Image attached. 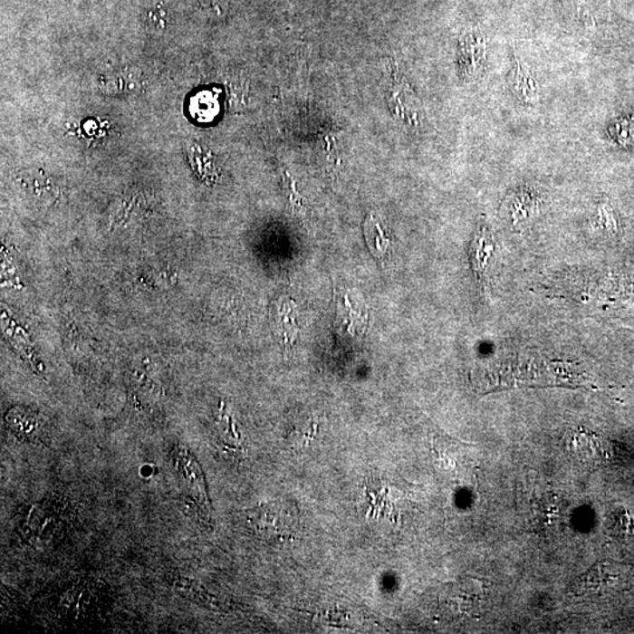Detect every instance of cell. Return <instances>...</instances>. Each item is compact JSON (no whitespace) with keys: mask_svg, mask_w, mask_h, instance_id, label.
<instances>
[{"mask_svg":"<svg viewBox=\"0 0 634 634\" xmlns=\"http://www.w3.org/2000/svg\"><path fill=\"white\" fill-rule=\"evenodd\" d=\"M364 235L376 259L384 261L389 256L390 240L384 235L383 229L374 216H368L364 224Z\"/></svg>","mask_w":634,"mask_h":634,"instance_id":"obj_5","label":"cell"},{"mask_svg":"<svg viewBox=\"0 0 634 634\" xmlns=\"http://www.w3.org/2000/svg\"><path fill=\"white\" fill-rule=\"evenodd\" d=\"M248 523L257 534L265 539L285 538L291 533L288 514L283 507L271 504L256 506L248 511Z\"/></svg>","mask_w":634,"mask_h":634,"instance_id":"obj_2","label":"cell"},{"mask_svg":"<svg viewBox=\"0 0 634 634\" xmlns=\"http://www.w3.org/2000/svg\"><path fill=\"white\" fill-rule=\"evenodd\" d=\"M173 466L178 475L184 483L186 498L199 521L205 524H211L213 521V509L204 471L196 456L187 447L177 444L172 450Z\"/></svg>","mask_w":634,"mask_h":634,"instance_id":"obj_1","label":"cell"},{"mask_svg":"<svg viewBox=\"0 0 634 634\" xmlns=\"http://www.w3.org/2000/svg\"><path fill=\"white\" fill-rule=\"evenodd\" d=\"M10 418L11 429L14 431L19 437L25 439H35L38 436L39 426L34 418L24 415V421L19 412H12Z\"/></svg>","mask_w":634,"mask_h":634,"instance_id":"obj_6","label":"cell"},{"mask_svg":"<svg viewBox=\"0 0 634 634\" xmlns=\"http://www.w3.org/2000/svg\"><path fill=\"white\" fill-rule=\"evenodd\" d=\"M202 9L221 15L224 12V0H199Z\"/></svg>","mask_w":634,"mask_h":634,"instance_id":"obj_9","label":"cell"},{"mask_svg":"<svg viewBox=\"0 0 634 634\" xmlns=\"http://www.w3.org/2000/svg\"><path fill=\"white\" fill-rule=\"evenodd\" d=\"M490 243L489 232L485 231V229H482V231L477 234V239H476L474 245V263L476 272H477L478 274H483V273L485 272L486 259L489 257V253H486V249L490 248Z\"/></svg>","mask_w":634,"mask_h":634,"instance_id":"obj_7","label":"cell"},{"mask_svg":"<svg viewBox=\"0 0 634 634\" xmlns=\"http://www.w3.org/2000/svg\"><path fill=\"white\" fill-rule=\"evenodd\" d=\"M513 87L519 101L525 104H534L538 101L536 79L523 63L514 62Z\"/></svg>","mask_w":634,"mask_h":634,"instance_id":"obj_4","label":"cell"},{"mask_svg":"<svg viewBox=\"0 0 634 634\" xmlns=\"http://www.w3.org/2000/svg\"><path fill=\"white\" fill-rule=\"evenodd\" d=\"M148 27L152 31H164L168 26V12L162 9L161 5H157L150 9L145 18Z\"/></svg>","mask_w":634,"mask_h":634,"instance_id":"obj_8","label":"cell"},{"mask_svg":"<svg viewBox=\"0 0 634 634\" xmlns=\"http://www.w3.org/2000/svg\"><path fill=\"white\" fill-rule=\"evenodd\" d=\"M461 65L467 77H476L485 65L486 45L482 37L467 34L461 42Z\"/></svg>","mask_w":634,"mask_h":634,"instance_id":"obj_3","label":"cell"}]
</instances>
